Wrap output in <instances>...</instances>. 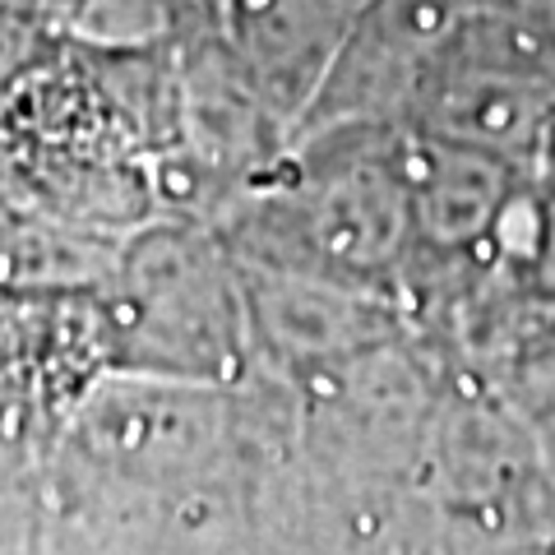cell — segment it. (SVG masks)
<instances>
[{
  "label": "cell",
  "mask_w": 555,
  "mask_h": 555,
  "mask_svg": "<svg viewBox=\"0 0 555 555\" xmlns=\"http://www.w3.org/2000/svg\"><path fill=\"white\" fill-rule=\"evenodd\" d=\"M426 139L463 144L518 171L551 163L555 61L514 24L477 10L449 33L422 75Z\"/></svg>",
  "instance_id": "obj_1"
},
{
  "label": "cell",
  "mask_w": 555,
  "mask_h": 555,
  "mask_svg": "<svg viewBox=\"0 0 555 555\" xmlns=\"http://www.w3.org/2000/svg\"><path fill=\"white\" fill-rule=\"evenodd\" d=\"M518 185H524V171L491 153L426 139V153L408 181V208L430 246L486 250Z\"/></svg>",
  "instance_id": "obj_2"
},
{
  "label": "cell",
  "mask_w": 555,
  "mask_h": 555,
  "mask_svg": "<svg viewBox=\"0 0 555 555\" xmlns=\"http://www.w3.org/2000/svg\"><path fill=\"white\" fill-rule=\"evenodd\" d=\"M518 218H524V236H518V269L524 283L537 297L555 301V163L542 167L537 185L518 190Z\"/></svg>",
  "instance_id": "obj_3"
},
{
  "label": "cell",
  "mask_w": 555,
  "mask_h": 555,
  "mask_svg": "<svg viewBox=\"0 0 555 555\" xmlns=\"http://www.w3.org/2000/svg\"><path fill=\"white\" fill-rule=\"evenodd\" d=\"M481 10L500 14V20L514 24L532 47H542L555 61V0H486Z\"/></svg>",
  "instance_id": "obj_4"
}]
</instances>
